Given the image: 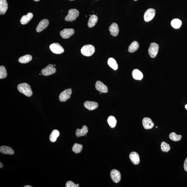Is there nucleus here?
<instances>
[{"label": "nucleus", "mask_w": 187, "mask_h": 187, "mask_svg": "<svg viewBox=\"0 0 187 187\" xmlns=\"http://www.w3.org/2000/svg\"><path fill=\"white\" fill-rule=\"evenodd\" d=\"M17 89L19 92L28 97L32 95L33 92L31 87L29 84L26 83H20L17 86Z\"/></svg>", "instance_id": "f257e3e1"}, {"label": "nucleus", "mask_w": 187, "mask_h": 187, "mask_svg": "<svg viewBox=\"0 0 187 187\" xmlns=\"http://www.w3.org/2000/svg\"><path fill=\"white\" fill-rule=\"evenodd\" d=\"M95 48L93 46L88 44L83 46L81 48V52L83 56L90 57L92 56L95 52Z\"/></svg>", "instance_id": "f03ea898"}, {"label": "nucleus", "mask_w": 187, "mask_h": 187, "mask_svg": "<svg viewBox=\"0 0 187 187\" xmlns=\"http://www.w3.org/2000/svg\"><path fill=\"white\" fill-rule=\"evenodd\" d=\"M79 12L76 9H72L69 10L68 14L65 17V20L66 21L72 22L75 20L79 17Z\"/></svg>", "instance_id": "7ed1b4c3"}, {"label": "nucleus", "mask_w": 187, "mask_h": 187, "mask_svg": "<svg viewBox=\"0 0 187 187\" xmlns=\"http://www.w3.org/2000/svg\"><path fill=\"white\" fill-rule=\"evenodd\" d=\"M158 49L159 46L158 44L154 42L151 43L148 49V53L150 56L152 58L155 57L157 54Z\"/></svg>", "instance_id": "20e7f679"}, {"label": "nucleus", "mask_w": 187, "mask_h": 187, "mask_svg": "<svg viewBox=\"0 0 187 187\" xmlns=\"http://www.w3.org/2000/svg\"><path fill=\"white\" fill-rule=\"evenodd\" d=\"M56 72V68L52 64H49L45 68L43 69L41 73L43 75L45 76H48L55 73Z\"/></svg>", "instance_id": "39448f33"}, {"label": "nucleus", "mask_w": 187, "mask_h": 187, "mask_svg": "<svg viewBox=\"0 0 187 187\" xmlns=\"http://www.w3.org/2000/svg\"><path fill=\"white\" fill-rule=\"evenodd\" d=\"M50 49L53 53L60 54L64 51L63 48L58 43H53L50 46Z\"/></svg>", "instance_id": "423d86ee"}, {"label": "nucleus", "mask_w": 187, "mask_h": 187, "mask_svg": "<svg viewBox=\"0 0 187 187\" xmlns=\"http://www.w3.org/2000/svg\"><path fill=\"white\" fill-rule=\"evenodd\" d=\"M72 89H66L61 92L59 97L60 101L62 102H64L70 99L71 94H72Z\"/></svg>", "instance_id": "0eeeda50"}, {"label": "nucleus", "mask_w": 187, "mask_h": 187, "mask_svg": "<svg viewBox=\"0 0 187 187\" xmlns=\"http://www.w3.org/2000/svg\"><path fill=\"white\" fill-rule=\"evenodd\" d=\"M155 15V10L153 8H149L145 12L144 19L145 22H148L154 18Z\"/></svg>", "instance_id": "6e6552de"}, {"label": "nucleus", "mask_w": 187, "mask_h": 187, "mask_svg": "<svg viewBox=\"0 0 187 187\" xmlns=\"http://www.w3.org/2000/svg\"><path fill=\"white\" fill-rule=\"evenodd\" d=\"M74 33L75 30L73 28H65L60 32V35L62 38L67 39L74 35Z\"/></svg>", "instance_id": "1a4fd4ad"}, {"label": "nucleus", "mask_w": 187, "mask_h": 187, "mask_svg": "<svg viewBox=\"0 0 187 187\" xmlns=\"http://www.w3.org/2000/svg\"><path fill=\"white\" fill-rule=\"evenodd\" d=\"M112 180L115 183L120 182L121 179V174L120 172L117 170H112L110 173Z\"/></svg>", "instance_id": "9d476101"}, {"label": "nucleus", "mask_w": 187, "mask_h": 187, "mask_svg": "<svg viewBox=\"0 0 187 187\" xmlns=\"http://www.w3.org/2000/svg\"><path fill=\"white\" fill-rule=\"evenodd\" d=\"M49 21L47 19H43L39 23L36 28L37 31L38 32H41L45 29L48 26Z\"/></svg>", "instance_id": "9b49d317"}, {"label": "nucleus", "mask_w": 187, "mask_h": 187, "mask_svg": "<svg viewBox=\"0 0 187 187\" xmlns=\"http://www.w3.org/2000/svg\"><path fill=\"white\" fill-rule=\"evenodd\" d=\"M95 87L97 90L101 93H106L108 92V88L102 82L97 81L96 82Z\"/></svg>", "instance_id": "f8f14e48"}, {"label": "nucleus", "mask_w": 187, "mask_h": 187, "mask_svg": "<svg viewBox=\"0 0 187 187\" xmlns=\"http://www.w3.org/2000/svg\"><path fill=\"white\" fill-rule=\"evenodd\" d=\"M142 124L145 129L148 130L152 129L154 126L152 120L149 117H146L142 120Z\"/></svg>", "instance_id": "ddd939ff"}, {"label": "nucleus", "mask_w": 187, "mask_h": 187, "mask_svg": "<svg viewBox=\"0 0 187 187\" xmlns=\"http://www.w3.org/2000/svg\"><path fill=\"white\" fill-rule=\"evenodd\" d=\"M84 106L87 109L92 111L97 109L99 105L95 101H87L84 103Z\"/></svg>", "instance_id": "4468645a"}, {"label": "nucleus", "mask_w": 187, "mask_h": 187, "mask_svg": "<svg viewBox=\"0 0 187 187\" xmlns=\"http://www.w3.org/2000/svg\"><path fill=\"white\" fill-rule=\"evenodd\" d=\"M131 161L135 165H138L140 163V159L139 154L136 152H131L129 155Z\"/></svg>", "instance_id": "2eb2a0df"}, {"label": "nucleus", "mask_w": 187, "mask_h": 187, "mask_svg": "<svg viewBox=\"0 0 187 187\" xmlns=\"http://www.w3.org/2000/svg\"><path fill=\"white\" fill-rule=\"evenodd\" d=\"M109 29L112 36L115 37L118 35L119 28L116 23H113L110 26Z\"/></svg>", "instance_id": "dca6fc26"}, {"label": "nucleus", "mask_w": 187, "mask_h": 187, "mask_svg": "<svg viewBox=\"0 0 187 187\" xmlns=\"http://www.w3.org/2000/svg\"><path fill=\"white\" fill-rule=\"evenodd\" d=\"M8 9V3L6 0H0V14L3 15Z\"/></svg>", "instance_id": "f3484780"}, {"label": "nucleus", "mask_w": 187, "mask_h": 187, "mask_svg": "<svg viewBox=\"0 0 187 187\" xmlns=\"http://www.w3.org/2000/svg\"><path fill=\"white\" fill-rule=\"evenodd\" d=\"M0 152L3 154L12 155L14 154V151L10 147L7 146H1L0 147Z\"/></svg>", "instance_id": "a211bd4d"}, {"label": "nucleus", "mask_w": 187, "mask_h": 187, "mask_svg": "<svg viewBox=\"0 0 187 187\" xmlns=\"http://www.w3.org/2000/svg\"><path fill=\"white\" fill-rule=\"evenodd\" d=\"M33 16V14L31 12H29L27 14V15L23 16L21 19V24L22 25L28 24L32 19Z\"/></svg>", "instance_id": "6ab92c4d"}, {"label": "nucleus", "mask_w": 187, "mask_h": 187, "mask_svg": "<svg viewBox=\"0 0 187 187\" xmlns=\"http://www.w3.org/2000/svg\"><path fill=\"white\" fill-rule=\"evenodd\" d=\"M88 132V128L86 126H83L82 129L76 130V135L77 137L85 136Z\"/></svg>", "instance_id": "aec40b11"}, {"label": "nucleus", "mask_w": 187, "mask_h": 187, "mask_svg": "<svg viewBox=\"0 0 187 187\" xmlns=\"http://www.w3.org/2000/svg\"><path fill=\"white\" fill-rule=\"evenodd\" d=\"M98 20V17L97 15H92L91 16L88 23L89 27L91 28L95 26L97 23Z\"/></svg>", "instance_id": "412c9836"}, {"label": "nucleus", "mask_w": 187, "mask_h": 187, "mask_svg": "<svg viewBox=\"0 0 187 187\" xmlns=\"http://www.w3.org/2000/svg\"><path fill=\"white\" fill-rule=\"evenodd\" d=\"M132 76L134 79L137 80H141L143 78V75L142 72L138 69H135L132 72Z\"/></svg>", "instance_id": "4be33fe9"}, {"label": "nucleus", "mask_w": 187, "mask_h": 187, "mask_svg": "<svg viewBox=\"0 0 187 187\" xmlns=\"http://www.w3.org/2000/svg\"><path fill=\"white\" fill-rule=\"evenodd\" d=\"M32 59V57L31 55H27L19 58V61L21 63H26L31 61Z\"/></svg>", "instance_id": "5701e85b"}, {"label": "nucleus", "mask_w": 187, "mask_h": 187, "mask_svg": "<svg viewBox=\"0 0 187 187\" xmlns=\"http://www.w3.org/2000/svg\"><path fill=\"white\" fill-rule=\"evenodd\" d=\"M59 132L58 130H53L50 136V141L51 142H55L56 141L58 137L59 136Z\"/></svg>", "instance_id": "b1692460"}, {"label": "nucleus", "mask_w": 187, "mask_h": 187, "mask_svg": "<svg viewBox=\"0 0 187 187\" xmlns=\"http://www.w3.org/2000/svg\"><path fill=\"white\" fill-rule=\"evenodd\" d=\"M108 64L110 67L114 69V70H117L118 68V64L115 59L110 58L108 59Z\"/></svg>", "instance_id": "393cba45"}, {"label": "nucleus", "mask_w": 187, "mask_h": 187, "mask_svg": "<svg viewBox=\"0 0 187 187\" xmlns=\"http://www.w3.org/2000/svg\"><path fill=\"white\" fill-rule=\"evenodd\" d=\"M139 48V44L136 41L132 43L129 46L128 51L130 52L133 53L138 50Z\"/></svg>", "instance_id": "a878e982"}, {"label": "nucleus", "mask_w": 187, "mask_h": 187, "mask_svg": "<svg viewBox=\"0 0 187 187\" xmlns=\"http://www.w3.org/2000/svg\"><path fill=\"white\" fill-rule=\"evenodd\" d=\"M107 122L110 127L114 128L115 127L117 124V120L115 117L110 116L108 117Z\"/></svg>", "instance_id": "bb28decb"}, {"label": "nucleus", "mask_w": 187, "mask_h": 187, "mask_svg": "<svg viewBox=\"0 0 187 187\" xmlns=\"http://www.w3.org/2000/svg\"><path fill=\"white\" fill-rule=\"evenodd\" d=\"M182 22L179 19H173L171 22V25L175 29H178L181 27Z\"/></svg>", "instance_id": "cd10ccee"}, {"label": "nucleus", "mask_w": 187, "mask_h": 187, "mask_svg": "<svg viewBox=\"0 0 187 187\" xmlns=\"http://www.w3.org/2000/svg\"><path fill=\"white\" fill-rule=\"evenodd\" d=\"M169 138L170 140L174 141H179L181 140L182 136L181 135H177L175 132H172L169 135Z\"/></svg>", "instance_id": "c85d7f7f"}, {"label": "nucleus", "mask_w": 187, "mask_h": 187, "mask_svg": "<svg viewBox=\"0 0 187 187\" xmlns=\"http://www.w3.org/2000/svg\"><path fill=\"white\" fill-rule=\"evenodd\" d=\"M83 146L81 144L77 143L75 144L73 146L72 150L76 154H78L81 152L82 150Z\"/></svg>", "instance_id": "c756f323"}, {"label": "nucleus", "mask_w": 187, "mask_h": 187, "mask_svg": "<svg viewBox=\"0 0 187 187\" xmlns=\"http://www.w3.org/2000/svg\"><path fill=\"white\" fill-rule=\"evenodd\" d=\"M8 75L7 70L4 66H0V79H3L6 78Z\"/></svg>", "instance_id": "7c9ffc66"}, {"label": "nucleus", "mask_w": 187, "mask_h": 187, "mask_svg": "<svg viewBox=\"0 0 187 187\" xmlns=\"http://www.w3.org/2000/svg\"><path fill=\"white\" fill-rule=\"evenodd\" d=\"M161 149L163 152H168L170 150V147L168 144L165 141H163L161 143Z\"/></svg>", "instance_id": "2f4dec72"}, {"label": "nucleus", "mask_w": 187, "mask_h": 187, "mask_svg": "<svg viewBox=\"0 0 187 187\" xmlns=\"http://www.w3.org/2000/svg\"><path fill=\"white\" fill-rule=\"evenodd\" d=\"M66 187H77L76 185L72 181H68L66 184Z\"/></svg>", "instance_id": "473e14b6"}, {"label": "nucleus", "mask_w": 187, "mask_h": 187, "mask_svg": "<svg viewBox=\"0 0 187 187\" xmlns=\"http://www.w3.org/2000/svg\"><path fill=\"white\" fill-rule=\"evenodd\" d=\"M184 167L185 171H186L187 172V157L186 158V159L184 161Z\"/></svg>", "instance_id": "72a5a7b5"}, {"label": "nucleus", "mask_w": 187, "mask_h": 187, "mask_svg": "<svg viewBox=\"0 0 187 187\" xmlns=\"http://www.w3.org/2000/svg\"><path fill=\"white\" fill-rule=\"evenodd\" d=\"M0 165H1V166H0V168H1L3 167V165L2 163H1V162L0 163Z\"/></svg>", "instance_id": "f704fd0d"}, {"label": "nucleus", "mask_w": 187, "mask_h": 187, "mask_svg": "<svg viewBox=\"0 0 187 187\" xmlns=\"http://www.w3.org/2000/svg\"><path fill=\"white\" fill-rule=\"evenodd\" d=\"M185 108H186V110L187 111V104L186 105V106H185Z\"/></svg>", "instance_id": "c9c22d12"}, {"label": "nucleus", "mask_w": 187, "mask_h": 187, "mask_svg": "<svg viewBox=\"0 0 187 187\" xmlns=\"http://www.w3.org/2000/svg\"><path fill=\"white\" fill-rule=\"evenodd\" d=\"M32 187V186H24V187Z\"/></svg>", "instance_id": "e433bc0d"}, {"label": "nucleus", "mask_w": 187, "mask_h": 187, "mask_svg": "<svg viewBox=\"0 0 187 187\" xmlns=\"http://www.w3.org/2000/svg\"><path fill=\"white\" fill-rule=\"evenodd\" d=\"M34 1H40V0H33Z\"/></svg>", "instance_id": "4c0bfd02"}, {"label": "nucleus", "mask_w": 187, "mask_h": 187, "mask_svg": "<svg viewBox=\"0 0 187 187\" xmlns=\"http://www.w3.org/2000/svg\"><path fill=\"white\" fill-rule=\"evenodd\" d=\"M134 1H138V0H134Z\"/></svg>", "instance_id": "58836bf2"}, {"label": "nucleus", "mask_w": 187, "mask_h": 187, "mask_svg": "<svg viewBox=\"0 0 187 187\" xmlns=\"http://www.w3.org/2000/svg\"><path fill=\"white\" fill-rule=\"evenodd\" d=\"M156 128H157V126H156Z\"/></svg>", "instance_id": "ea45409f"}, {"label": "nucleus", "mask_w": 187, "mask_h": 187, "mask_svg": "<svg viewBox=\"0 0 187 187\" xmlns=\"http://www.w3.org/2000/svg\"><path fill=\"white\" fill-rule=\"evenodd\" d=\"M70 1H74V0H70Z\"/></svg>", "instance_id": "a19ab883"}, {"label": "nucleus", "mask_w": 187, "mask_h": 187, "mask_svg": "<svg viewBox=\"0 0 187 187\" xmlns=\"http://www.w3.org/2000/svg\"><path fill=\"white\" fill-rule=\"evenodd\" d=\"M100 94H101V93H100Z\"/></svg>", "instance_id": "79ce46f5"}]
</instances>
